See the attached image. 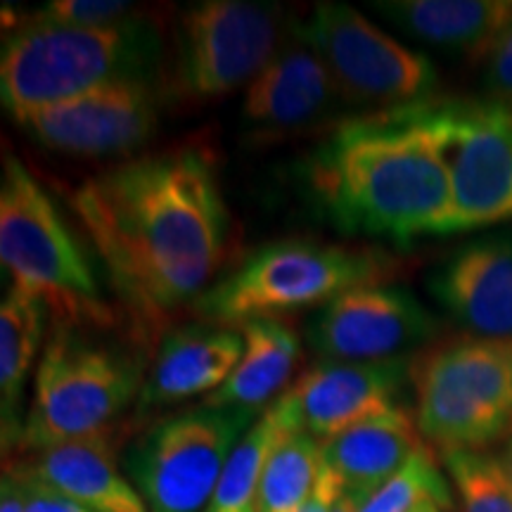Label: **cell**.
Masks as SVG:
<instances>
[{"label": "cell", "mask_w": 512, "mask_h": 512, "mask_svg": "<svg viewBox=\"0 0 512 512\" xmlns=\"http://www.w3.org/2000/svg\"><path fill=\"white\" fill-rule=\"evenodd\" d=\"M69 204L114 290L150 320L209 290L226 256V202L214 164L195 147L112 166L86 178Z\"/></svg>", "instance_id": "1"}, {"label": "cell", "mask_w": 512, "mask_h": 512, "mask_svg": "<svg viewBox=\"0 0 512 512\" xmlns=\"http://www.w3.org/2000/svg\"><path fill=\"white\" fill-rule=\"evenodd\" d=\"M425 102L351 117L313 150L306 185L332 226L401 247L453 235L451 178Z\"/></svg>", "instance_id": "2"}, {"label": "cell", "mask_w": 512, "mask_h": 512, "mask_svg": "<svg viewBox=\"0 0 512 512\" xmlns=\"http://www.w3.org/2000/svg\"><path fill=\"white\" fill-rule=\"evenodd\" d=\"M162 38L145 15L117 27L64 24L36 10L0 55V98L12 119L117 81H150Z\"/></svg>", "instance_id": "3"}, {"label": "cell", "mask_w": 512, "mask_h": 512, "mask_svg": "<svg viewBox=\"0 0 512 512\" xmlns=\"http://www.w3.org/2000/svg\"><path fill=\"white\" fill-rule=\"evenodd\" d=\"M0 261L10 283L34 292L55 325L105 328L112 323L86 249L34 174L15 155L3 159Z\"/></svg>", "instance_id": "4"}, {"label": "cell", "mask_w": 512, "mask_h": 512, "mask_svg": "<svg viewBox=\"0 0 512 512\" xmlns=\"http://www.w3.org/2000/svg\"><path fill=\"white\" fill-rule=\"evenodd\" d=\"M384 254L313 240H285L256 249L226 278L195 299L204 323L242 328L249 320L278 318L323 306L358 285L382 283Z\"/></svg>", "instance_id": "5"}, {"label": "cell", "mask_w": 512, "mask_h": 512, "mask_svg": "<svg viewBox=\"0 0 512 512\" xmlns=\"http://www.w3.org/2000/svg\"><path fill=\"white\" fill-rule=\"evenodd\" d=\"M418 432L446 453L486 451L512 430V344L441 342L413 358Z\"/></svg>", "instance_id": "6"}, {"label": "cell", "mask_w": 512, "mask_h": 512, "mask_svg": "<svg viewBox=\"0 0 512 512\" xmlns=\"http://www.w3.org/2000/svg\"><path fill=\"white\" fill-rule=\"evenodd\" d=\"M83 328L55 325L36 366L34 396L17 448H43L110 430L143 392L140 366L124 351L95 342Z\"/></svg>", "instance_id": "7"}, {"label": "cell", "mask_w": 512, "mask_h": 512, "mask_svg": "<svg viewBox=\"0 0 512 512\" xmlns=\"http://www.w3.org/2000/svg\"><path fill=\"white\" fill-rule=\"evenodd\" d=\"M256 415L202 403L140 432L126 448L124 467L147 510L207 512L230 453Z\"/></svg>", "instance_id": "8"}, {"label": "cell", "mask_w": 512, "mask_h": 512, "mask_svg": "<svg viewBox=\"0 0 512 512\" xmlns=\"http://www.w3.org/2000/svg\"><path fill=\"white\" fill-rule=\"evenodd\" d=\"M285 41L283 8L247 0H202L178 12L169 91L216 100L242 91Z\"/></svg>", "instance_id": "9"}, {"label": "cell", "mask_w": 512, "mask_h": 512, "mask_svg": "<svg viewBox=\"0 0 512 512\" xmlns=\"http://www.w3.org/2000/svg\"><path fill=\"white\" fill-rule=\"evenodd\" d=\"M297 34L330 69L344 102L401 110L430 100L437 69L430 57L403 46L351 5L318 3Z\"/></svg>", "instance_id": "10"}, {"label": "cell", "mask_w": 512, "mask_h": 512, "mask_svg": "<svg viewBox=\"0 0 512 512\" xmlns=\"http://www.w3.org/2000/svg\"><path fill=\"white\" fill-rule=\"evenodd\" d=\"M453 192V235L512 219V107L501 100L425 102Z\"/></svg>", "instance_id": "11"}, {"label": "cell", "mask_w": 512, "mask_h": 512, "mask_svg": "<svg viewBox=\"0 0 512 512\" xmlns=\"http://www.w3.org/2000/svg\"><path fill=\"white\" fill-rule=\"evenodd\" d=\"M420 299L396 285H358L337 294L309 320L311 347L325 361L366 363L406 358L437 335Z\"/></svg>", "instance_id": "12"}, {"label": "cell", "mask_w": 512, "mask_h": 512, "mask_svg": "<svg viewBox=\"0 0 512 512\" xmlns=\"http://www.w3.org/2000/svg\"><path fill=\"white\" fill-rule=\"evenodd\" d=\"M50 150L110 157L136 150L159 124V95L150 81H117L17 119Z\"/></svg>", "instance_id": "13"}, {"label": "cell", "mask_w": 512, "mask_h": 512, "mask_svg": "<svg viewBox=\"0 0 512 512\" xmlns=\"http://www.w3.org/2000/svg\"><path fill=\"white\" fill-rule=\"evenodd\" d=\"M411 366L408 356L366 363L323 361L299 375L278 401L294 430L328 441L358 422L399 411Z\"/></svg>", "instance_id": "14"}, {"label": "cell", "mask_w": 512, "mask_h": 512, "mask_svg": "<svg viewBox=\"0 0 512 512\" xmlns=\"http://www.w3.org/2000/svg\"><path fill=\"white\" fill-rule=\"evenodd\" d=\"M427 285L470 337L512 344V233L460 245Z\"/></svg>", "instance_id": "15"}, {"label": "cell", "mask_w": 512, "mask_h": 512, "mask_svg": "<svg viewBox=\"0 0 512 512\" xmlns=\"http://www.w3.org/2000/svg\"><path fill=\"white\" fill-rule=\"evenodd\" d=\"M344 102L323 57L294 29L245 91L242 112L268 131H297L325 119Z\"/></svg>", "instance_id": "16"}, {"label": "cell", "mask_w": 512, "mask_h": 512, "mask_svg": "<svg viewBox=\"0 0 512 512\" xmlns=\"http://www.w3.org/2000/svg\"><path fill=\"white\" fill-rule=\"evenodd\" d=\"M242 349V332L226 325L195 323L169 332L138 396L140 411L214 394L233 375Z\"/></svg>", "instance_id": "17"}, {"label": "cell", "mask_w": 512, "mask_h": 512, "mask_svg": "<svg viewBox=\"0 0 512 512\" xmlns=\"http://www.w3.org/2000/svg\"><path fill=\"white\" fill-rule=\"evenodd\" d=\"M119 441L112 427L91 437L43 448L24 467L93 512H150L119 467Z\"/></svg>", "instance_id": "18"}, {"label": "cell", "mask_w": 512, "mask_h": 512, "mask_svg": "<svg viewBox=\"0 0 512 512\" xmlns=\"http://www.w3.org/2000/svg\"><path fill=\"white\" fill-rule=\"evenodd\" d=\"M320 446L323 465L337 477L344 494L363 503L425 448L418 425L403 408L358 422Z\"/></svg>", "instance_id": "19"}, {"label": "cell", "mask_w": 512, "mask_h": 512, "mask_svg": "<svg viewBox=\"0 0 512 512\" xmlns=\"http://www.w3.org/2000/svg\"><path fill=\"white\" fill-rule=\"evenodd\" d=\"M375 8L406 34L472 62H486L512 27V0H384Z\"/></svg>", "instance_id": "20"}, {"label": "cell", "mask_w": 512, "mask_h": 512, "mask_svg": "<svg viewBox=\"0 0 512 512\" xmlns=\"http://www.w3.org/2000/svg\"><path fill=\"white\" fill-rule=\"evenodd\" d=\"M240 332L245 337V349L238 366L226 384L202 403L264 413L275 399L287 392L285 387L290 384L302 354L299 337L280 318L249 320Z\"/></svg>", "instance_id": "21"}, {"label": "cell", "mask_w": 512, "mask_h": 512, "mask_svg": "<svg viewBox=\"0 0 512 512\" xmlns=\"http://www.w3.org/2000/svg\"><path fill=\"white\" fill-rule=\"evenodd\" d=\"M48 306L24 287L5 290L0 306V408H3V444L17 446L24 430V389L34 368L46 330Z\"/></svg>", "instance_id": "22"}, {"label": "cell", "mask_w": 512, "mask_h": 512, "mask_svg": "<svg viewBox=\"0 0 512 512\" xmlns=\"http://www.w3.org/2000/svg\"><path fill=\"white\" fill-rule=\"evenodd\" d=\"M287 432L297 430L275 399L230 453L207 512H256V496L266 463Z\"/></svg>", "instance_id": "23"}, {"label": "cell", "mask_w": 512, "mask_h": 512, "mask_svg": "<svg viewBox=\"0 0 512 512\" xmlns=\"http://www.w3.org/2000/svg\"><path fill=\"white\" fill-rule=\"evenodd\" d=\"M323 472V446L306 432H287L268 458L256 512H299Z\"/></svg>", "instance_id": "24"}, {"label": "cell", "mask_w": 512, "mask_h": 512, "mask_svg": "<svg viewBox=\"0 0 512 512\" xmlns=\"http://www.w3.org/2000/svg\"><path fill=\"white\" fill-rule=\"evenodd\" d=\"M422 503H437L444 510L453 505L451 486L427 448H422L399 475L377 489L358 512H413Z\"/></svg>", "instance_id": "25"}, {"label": "cell", "mask_w": 512, "mask_h": 512, "mask_svg": "<svg viewBox=\"0 0 512 512\" xmlns=\"http://www.w3.org/2000/svg\"><path fill=\"white\" fill-rule=\"evenodd\" d=\"M444 460L463 512H512V489L494 453L456 451Z\"/></svg>", "instance_id": "26"}, {"label": "cell", "mask_w": 512, "mask_h": 512, "mask_svg": "<svg viewBox=\"0 0 512 512\" xmlns=\"http://www.w3.org/2000/svg\"><path fill=\"white\" fill-rule=\"evenodd\" d=\"M41 12L57 22L79 24V27H117L143 17L138 5L121 3V0H53Z\"/></svg>", "instance_id": "27"}, {"label": "cell", "mask_w": 512, "mask_h": 512, "mask_svg": "<svg viewBox=\"0 0 512 512\" xmlns=\"http://www.w3.org/2000/svg\"><path fill=\"white\" fill-rule=\"evenodd\" d=\"M486 86L494 100L512 107V27L505 31L491 55L486 57Z\"/></svg>", "instance_id": "28"}, {"label": "cell", "mask_w": 512, "mask_h": 512, "mask_svg": "<svg viewBox=\"0 0 512 512\" xmlns=\"http://www.w3.org/2000/svg\"><path fill=\"white\" fill-rule=\"evenodd\" d=\"M24 467V463H22ZM29 477V498H27V512H93L86 505L72 501L69 496H64L62 491L53 489V486L41 482V479L31 475L24 467Z\"/></svg>", "instance_id": "29"}, {"label": "cell", "mask_w": 512, "mask_h": 512, "mask_svg": "<svg viewBox=\"0 0 512 512\" xmlns=\"http://www.w3.org/2000/svg\"><path fill=\"white\" fill-rule=\"evenodd\" d=\"M29 477L22 465H10L3 472L0 486V512H27Z\"/></svg>", "instance_id": "30"}, {"label": "cell", "mask_w": 512, "mask_h": 512, "mask_svg": "<svg viewBox=\"0 0 512 512\" xmlns=\"http://www.w3.org/2000/svg\"><path fill=\"white\" fill-rule=\"evenodd\" d=\"M342 494H344L342 484H339L337 477L323 465V472H320L316 491H313L309 503H306L299 512H332V508H335V503L339 501V496Z\"/></svg>", "instance_id": "31"}, {"label": "cell", "mask_w": 512, "mask_h": 512, "mask_svg": "<svg viewBox=\"0 0 512 512\" xmlns=\"http://www.w3.org/2000/svg\"><path fill=\"white\" fill-rule=\"evenodd\" d=\"M494 456L498 460V465H501L503 475H505V479H508V484L512 489V430L508 432V437L501 441V448H498V453H494Z\"/></svg>", "instance_id": "32"}, {"label": "cell", "mask_w": 512, "mask_h": 512, "mask_svg": "<svg viewBox=\"0 0 512 512\" xmlns=\"http://www.w3.org/2000/svg\"><path fill=\"white\" fill-rule=\"evenodd\" d=\"M361 505H363L361 498L342 494L339 496V501L335 503V508H332V512H358L361 510Z\"/></svg>", "instance_id": "33"}, {"label": "cell", "mask_w": 512, "mask_h": 512, "mask_svg": "<svg viewBox=\"0 0 512 512\" xmlns=\"http://www.w3.org/2000/svg\"><path fill=\"white\" fill-rule=\"evenodd\" d=\"M413 512H444V508H441V505H437V503H422L420 508H415Z\"/></svg>", "instance_id": "34"}]
</instances>
